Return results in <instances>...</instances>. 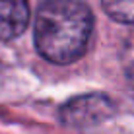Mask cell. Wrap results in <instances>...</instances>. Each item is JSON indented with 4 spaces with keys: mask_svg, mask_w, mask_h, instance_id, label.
Masks as SVG:
<instances>
[{
    "mask_svg": "<svg viewBox=\"0 0 134 134\" xmlns=\"http://www.w3.org/2000/svg\"><path fill=\"white\" fill-rule=\"evenodd\" d=\"M93 31L91 10L80 0H47L35 18L37 53L57 64L74 62L86 53Z\"/></svg>",
    "mask_w": 134,
    "mask_h": 134,
    "instance_id": "1",
    "label": "cell"
},
{
    "mask_svg": "<svg viewBox=\"0 0 134 134\" xmlns=\"http://www.w3.org/2000/svg\"><path fill=\"white\" fill-rule=\"evenodd\" d=\"M115 113V103L103 93H86L72 97L60 107L62 124L72 128H90L107 121Z\"/></svg>",
    "mask_w": 134,
    "mask_h": 134,
    "instance_id": "2",
    "label": "cell"
},
{
    "mask_svg": "<svg viewBox=\"0 0 134 134\" xmlns=\"http://www.w3.org/2000/svg\"><path fill=\"white\" fill-rule=\"evenodd\" d=\"M27 0H0V41L20 37L29 25Z\"/></svg>",
    "mask_w": 134,
    "mask_h": 134,
    "instance_id": "3",
    "label": "cell"
},
{
    "mask_svg": "<svg viewBox=\"0 0 134 134\" xmlns=\"http://www.w3.org/2000/svg\"><path fill=\"white\" fill-rule=\"evenodd\" d=\"M101 4L115 21L134 25V0H101Z\"/></svg>",
    "mask_w": 134,
    "mask_h": 134,
    "instance_id": "4",
    "label": "cell"
},
{
    "mask_svg": "<svg viewBox=\"0 0 134 134\" xmlns=\"http://www.w3.org/2000/svg\"><path fill=\"white\" fill-rule=\"evenodd\" d=\"M121 58H122V70L126 74L128 82L134 86V31H130L126 35V39H124Z\"/></svg>",
    "mask_w": 134,
    "mask_h": 134,
    "instance_id": "5",
    "label": "cell"
},
{
    "mask_svg": "<svg viewBox=\"0 0 134 134\" xmlns=\"http://www.w3.org/2000/svg\"><path fill=\"white\" fill-rule=\"evenodd\" d=\"M0 76H2V74H0Z\"/></svg>",
    "mask_w": 134,
    "mask_h": 134,
    "instance_id": "6",
    "label": "cell"
}]
</instances>
